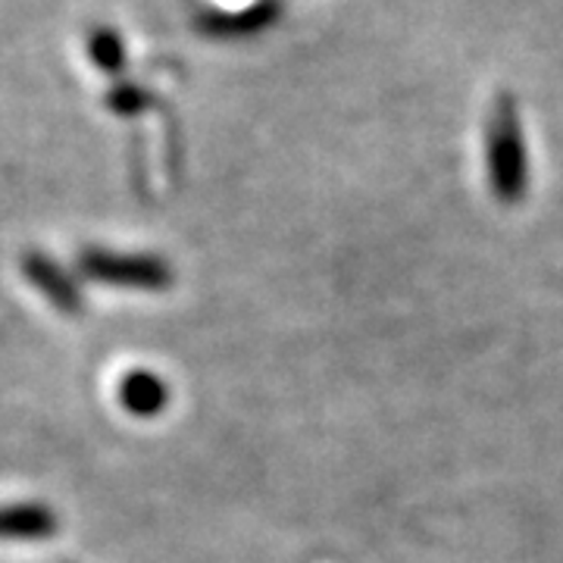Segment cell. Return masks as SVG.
Listing matches in <instances>:
<instances>
[{"label": "cell", "instance_id": "cell-1", "mask_svg": "<svg viewBox=\"0 0 563 563\" xmlns=\"http://www.w3.org/2000/svg\"><path fill=\"white\" fill-rule=\"evenodd\" d=\"M79 273L91 282H103L113 288H139V291H163L173 285V269L163 257L120 254V251H103V247L81 251Z\"/></svg>", "mask_w": 563, "mask_h": 563}, {"label": "cell", "instance_id": "cell-2", "mask_svg": "<svg viewBox=\"0 0 563 563\" xmlns=\"http://www.w3.org/2000/svg\"><path fill=\"white\" fill-rule=\"evenodd\" d=\"M488 179H492L495 198L501 201H520L526 195L529 166H526L523 141H520L510 101L498 103L492 132H488Z\"/></svg>", "mask_w": 563, "mask_h": 563}, {"label": "cell", "instance_id": "cell-3", "mask_svg": "<svg viewBox=\"0 0 563 563\" xmlns=\"http://www.w3.org/2000/svg\"><path fill=\"white\" fill-rule=\"evenodd\" d=\"M22 276L32 282L41 295L54 303L60 313H66V317H79L81 307H85L81 288L76 285V279L63 269L60 263L51 261L47 254L32 251V254L22 257Z\"/></svg>", "mask_w": 563, "mask_h": 563}, {"label": "cell", "instance_id": "cell-4", "mask_svg": "<svg viewBox=\"0 0 563 563\" xmlns=\"http://www.w3.org/2000/svg\"><path fill=\"white\" fill-rule=\"evenodd\" d=\"M57 514L44 504H3L0 542H41L57 532Z\"/></svg>", "mask_w": 563, "mask_h": 563}, {"label": "cell", "instance_id": "cell-5", "mask_svg": "<svg viewBox=\"0 0 563 563\" xmlns=\"http://www.w3.org/2000/svg\"><path fill=\"white\" fill-rule=\"evenodd\" d=\"M169 401V391L157 373H129L120 383V404L135 417H157Z\"/></svg>", "mask_w": 563, "mask_h": 563}, {"label": "cell", "instance_id": "cell-6", "mask_svg": "<svg viewBox=\"0 0 563 563\" xmlns=\"http://www.w3.org/2000/svg\"><path fill=\"white\" fill-rule=\"evenodd\" d=\"M88 51H91L95 66H101L107 73H120L122 63H125V51H122L120 38H117L113 32H95Z\"/></svg>", "mask_w": 563, "mask_h": 563}, {"label": "cell", "instance_id": "cell-7", "mask_svg": "<svg viewBox=\"0 0 563 563\" xmlns=\"http://www.w3.org/2000/svg\"><path fill=\"white\" fill-rule=\"evenodd\" d=\"M110 103H113L117 113H135L141 103H144V95H141L135 85H125V88H117L110 95Z\"/></svg>", "mask_w": 563, "mask_h": 563}]
</instances>
